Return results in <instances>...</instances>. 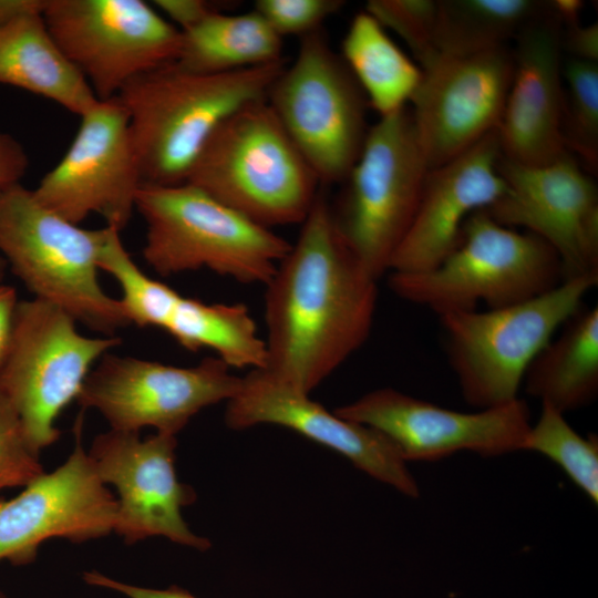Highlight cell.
Segmentation results:
<instances>
[{
	"instance_id": "cell-1",
	"label": "cell",
	"mask_w": 598,
	"mask_h": 598,
	"mask_svg": "<svg viewBox=\"0 0 598 598\" xmlns=\"http://www.w3.org/2000/svg\"><path fill=\"white\" fill-rule=\"evenodd\" d=\"M377 282L341 238L319 193L265 285L264 369L309 394L367 341Z\"/></svg>"
},
{
	"instance_id": "cell-2",
	"label": "cell",
	"mask_w": 598,
	"mask_h": 598,
	"mask_svg": "<svg viewBox=\"0 0 598 598\" xmlns=\"http://www.w3.org/2000/svg\"><path fill=\"white\" fill-rule=\"evenodd\" d=\"M285 61L207 74L175 62L130 81L115 96L124 107L143 184L186 183L200 152L235 111L267 97Z\"/></svg>"
},
{
	"instance_id": "cell-3",
	"label": "cell",
	"mask_w": 598,
	"mask_h": 598,
	"mask_svg": "<svg viewBox=\"0 0 598 598\" xmlns=\"http://www.w3.org/2000/svg\"><path fill=\"white\" fill-rule=\"evenodd\" d=\"M186 183L270 229L301 224L320 186L266 99L219 124Z\"/></svg>"
},
{
	"instance_id": "cell-4",
	"label": "cell",
	"mask_w": 598,
	"mask_h": 598,
	"mask_svg": "<svg viewBox=\"0 0 598 598\" xmlns=\"http://www.w3.org/2000/svg\"><path fill=\"white\" fill-rule=\"evenodd\" d=\"M107 227L85 229L17 184L0 193V256L33 293L89 329L115 336L130 324L120 299L99 281Z\"/></svg>"
},
{
	"instance_id": "cell-5",
	"label": "cell",
	"mask_w": 598,
	"mask_h": 598,
	"mask_svg": "<svg viewBox=\"0 0 598 598\" xmlns=\"http://www.w3.org/2000/svg\"><path fill=\"white\" fill-rule=\"evenodd\" d=\"M135 210L146 225L143 258L168 277L207 268L266 285L291 244L192 184H143Z\"/></svg>"
},
{
	"instance_id": "cell-6",
	"label": "cell",
	"mask_w": 598,
	"mask_h": 598,
	"mask_svg": "<svg viewBox=\"0 0 598 598\" xmlns=\"http://www.w3.org/2000/svg\"><path fill=\"white\" fill-rule=\"evenodd\" d=\"M564 281L555 250L539 237L506 227L486 209L465 221L456 249L436 267L420 272H389V287L401 299L437 316L496 309L535 298Z\"/></svg>"
},
{
	"instance_id": "cell-7",
	"label": "cell",
	"mask_w": 598,
	"mask_h": 598,
	"mask_svg": "<svg viewBox=\"0 0 598 598\" xmlns=\"http://www.w3.org/2000/svg\"><path fill=\"white\" fill-rule=\"evenodd\" d=\"M597 283L598 275H587L515 305L440 315L448 362L464 400L484 410L518 399L534 358Z\"/></svg>"
},
{
	"instance_id": "cell-8",
	"label": "cell",
	"mask_w": 598,
	"mask_h": 598,
	"mask_svg": "<svg viewBox=\"0 0 598 598\" xmlns=\"http://www.w3.org/2000/svg\"><path fill=\"white\" fill-rule=\"evenodd\" d=\"M63 309L41 299L18 302L11 339L0 363V386L12 403L32 450L60 437L55 422L116 336L82 334Z\"/></svg>"
},
{
	"instance_id": "cell-9",
	"label": "cell",
	"mask_w": 598,
	"mask_h": 598,
	"mask_svg": "<svg viewBox=\"0 0 598 598\" xmlns=\"http://www.w3.org/2000/svg\"><path fill=\"white\" fill-rule=\"evenodd\" d=\"M429 172L409 106L369 127L360 155L341 183L336 227L378 280L415 214Z\"/></svg>"
},
{
	"instance_id": "cell-10",
	"label": "cell",
	"mask_w": 598,
	"mask_h": 598,
	"mask_svg": "<svg viewBox=\"0 0 598 598\" xmlns=\"http://www.w3.org/2000/svg\"><path fill=\"white\" fill-rule=\"evenodd\" d=\"M266 101L320 185L341 184L370 127L368 102L321 29L300 39Z\"/></svg>"
},
{
	"instance_id": "cell-11",
	"label": "cell",
	"mask_w": 598,
	"mask_h": 598,
	"mask_svg": "<svg viewBox=\"0 0 598 598\" xmlns=\"http://www.w3.org/2000/svg\"><path fill=\"white\" fill-rule=\"evenodd\" d=\"M42 16L100 101L174 63L181 50L182 32L142 0H47Z\"/></svg>"
},
{
	"instance_id": "cell-12",
	"label": "cell",
	"mask_w": 598,
	"mask_h": 598,
	"mask_svg": "<svg viewBox=\"0 0 598 598\" xmlns=\"http://www.w3.org/2000/svg\"><path fill=\"white\" fill-rule=\"evenodd\" d=\"M217 357L194 367H175L134 357L105 353L89 373L78 398L82 410L94 409L112 430L176 435L203 409L229 401L241 378Z\"/></svg>"
},
{
	"instance_id": "cell-13",
	"label": "cell",
	"mask_w": 598,
	"mask_h": 598,
	"mask_svg": "<svg viewBox=\"0 0 598 598\" xmlns=\"http://www.w3.org/2000/svg\"><path fill=\"white\" fill-rule=\"evenodd\" d=\"M334 413L383 434L406 463L434 462L463 451L483 457L524 451L532 424L528 405L519 398L460 412L392 388L373 390Z\"/></svg>"
},
{
	"instance_id": "cell-14",
	"label": "cell",
	"mask_w": 598,
	"mask_h": 598,
	"mask_svg": "<svg viewBox=\"0 0 598 598\" xmlns=\"http://www.w3.org/2000/svg\"><path fill=\"white\" fill-rule=\"evenodd\" d=\"M60 162L32 189L47 208L80 225L90 214L122 230L143 185L128 118L116 97L83 114Z\"/></svg>"
},
{
	"instance_id": "cell-15",
	"label": "cell",
	"mask_w": 598,
	"mask_h": 598,
	"mask_svg": "<svg viewBox=\"0 0 598 598\" xmlns=\"http://www.w3.org/2000/svg\"><path fill=\"white\" fill-rule=\"evenodd\" d=\"M498 169L506 188L486 209L491 217L547 243L564 280L598 275V189L591 174L569 153L539 166L501 157Z\"/></svg>"
},
{
	"instance_id": "cell-16",
	"label": "cell",
	"mask_w": 598,
	"mask_h": 598,
	"mask_svg": "<svg viewBox=\"0 0 598 598\" xmlns=\"http://www.w3.org/2000/svg\"><path fill=\"white\" fill-rule=\"evenodd\" d=\"M513 69V52L505 45L441 56L422 70L409 109L429 169L497 131Z\"/></svg>"
},
{
	"instance_id": "cell-17",
	"label": "cell",
	"mask_w": 598,
	"mask_h": 598,
	"mask_svg": "<svg viewBox=\"0 0 598 598\" xmlns=\"http://www.w3.org/2000/svg\"><path fill=\"white\" fill-rule=\"evenodd\" d=\"M99 266L121 288L130 324L162 329L190 352L210 349L230 368L266 367L265 339L245 305L205 303L151 278L132 259L121 231L111 226Z\"/></svg>"
},
{
	"instance_id": "cell-18",
	"label": "cell",
	"mask_w": 598,
	"mask_h": 598,
	"mask_svg": "<svg viewBox=\"0 0 598 598\" xmlns=\"http://www.w3.org/2000/svg\"><path fill=\"white\" fill-rule=\"evenodd\" d=\"M176 435L157 433L145 439L140 432L110 430L93 440L87 452L105 484L118 498L114 530L126 544L164 536L199 550L210 542L194 534L182 509L196 499L195 491L178 481L175 470Z\"/></svg>"
},
{
	"instance_id": "cell-19",
	"label": "cell",
	"mask_w": 598,
	"mask_h": 598,
	"mask_svg": "<svg viewBox=\"0 0 598 598\" xmlns=\"http://www.w3.org/2000/svg\"><path fill=\"white\" fill-rule=\"evenodd\" d=\"M83 422L82 410L73 451L62 465L39 475L16 497L0 498V560L24 566L50 538L82 543L114 530L117 501L82 446Z\"/></svg>"
},
{
	"instance_id": "cell-20",
	"label": "cell",
	"mask_w": 598,
	"mask_h": 598,
	"mask_svg": "<svg viewBox=\"0 0 598 598\" xmlns=\"http://www.w3.org/2000/svg\"><path fill=\"white\" fill-rule=\"evenodd\" d=\"M225 422L244 430L276 424L324 445L371 477L409 497L420 495L406 462L380 432L327 411L305 393L268 370L252 369L241 378L237 393L227 401Z\"/></svg>"
},
{
	"instance_id": "cell-21",
	"label": "cell",
	"mask_w": 598,
	"mask_h": 598,
	"mask_svg": "<svg viewBox=\"0 0 598 598\" xmlns=\"http://www.w3.org/2000/svg\"><path fill=\"white\" fill-rule=\"evenodd\" d=\"M497 131L452 161L429 169L408 231L388 272H420L441 264L460 245L463 226L505 192Z\"/></svg>"
},
{
	"instance_id": "cell-22",
	"label": "cell",
	"mask_w": 598,
	"mask_h": 598,
	"mask_svg": "<svg viewBox=\"0 0 598 598\" xmlns=\"http://www.w3.org/2000/svg\"><path fill=\"white\" fill-rule=\"evenodd\" d=\"M560 35L561 25L547 12L515 38L513 75L497 128L504 159L539 166L568 153Z\"/></svg>"
},
{
	"instance_id": "cell-23",
	"label": "cell",
	"mask_w": 598,
	"mask_h": 598,
	"mask_svg": "<svg viewBox=\"0 0 598 598\" xmlns=\"http://www.w3.org/2000/svg\"><path fill=\"white\" fill-rule=\"evenodd\" d=\"M43 11L0 28V84L48 99L82 116L100 100L48 30Z\"/></svg>"
},
{
	"instance_id": "cell-24",
	"label": "cell",
	"mask_w": 598,
	"mask_h": 598,
	"mask_svg": "<svg viewBox=\"0 0 598 598\" xmlns=\"http://www.w3.org/2000/svg\"><path fill=\"white\" fill-rule=\"evenodd\" d=\"M529 364L527 394L564 414L581 409L598 394V308H580Z\"/></svg>"
},
{
	"instance_id": "cell-25",
	"label": "cell",
	"mask_w": 598,
	"mask_h": 598,
	"mask_svg": "<svg viewBox=\"0 0 598 598\" xmlns=\"http://www.w3.org/2000/svg\"><path fill=\"white\" fill-rule=\"evenodd\" d=\"M281 53L282 38L254 9L217 11L182 32L175 63L192 72L218 74L279 62Z\"/></svg>"
},
{
	"instance_id": "cell-26",
	"label": "cell",
	"mask_w": 598,
	"mask_h": 598,
	"mask_svg": "<svg viewBox=\"0 0 598 598\" xmlns=\"http://www.w3.org/2000/svg\"><path fill=\"white\" fill-rule=\"evenodd\" d=\"M340 56L379 117L408 106L423 71L365 10L357 13L341 41Z\"/></svg>"
},
{
	"instance_id": "cell-27",
	"label": "cell",
	"mask_w": 598,
	"mask_h": 598,
	"mask_svg": "<svg viewBox=\"0 0 598 598\" xmlns=\"http://www.w3.org/2000/svg\"><path fill=\"white\" fill-rule=\"evenodd\" d=\"M547 12V1L439 0L437 59L505 47Z\"/></svg>"
},
{
	"instance_id": "cell-28",
	"label": "cell",
	"mask_w": 598,
	"mask_h": 598,
	"mask_svg": "<svg viewBox=\"0 0 598 598\" xmlns=\"http://www.w3.org/2000/svg\"><path fill=\"white\" fill-rule=\"evenodd\" d=\"M524 451L547 457L594 503H598V439L575 431L565 414L542 403L540 414L530 424Z\"/></svg>"
},
{
	"instance_id": "cell-29",
	"label": "cell",
	"mask_w": 598,
	"mask_h": 598,
	"mask_svg": "<svg viewBox=\"0 0 598 598\" xmlns=\"http://www.w3.org/2000/svg\"><path fill=\"white\" fill-rule=\"evenodd\" d=\"M566 150L591 175L598 167V62L563 60Z\"/></svg>"
},
{
	"instance_id": "cell-30",
	"label": "cell",
	"mask_w": 598,
	"mask_h": 598,
	"mask_svg": "<svg viewBox=\"0 0 598 598\" xmlns=\"http://www.w3.org/2000/svg\"><path fill=\"white\" fill-rule=\"evenodd\" d=\"M364 10L405 42L422 70L437 59L439 0H370Z\"/></svg>"
},
{
	"instance_id": "cell-31",
	"label": "cell",
	"mask_w": 598,
	"mask_h": 598,
	"mask_svg": "<svg viewBox=\"0 0 598 598\" xmlns=\"http://www.w3.org/2000/svg\"><path fill=\"white\" fill-rule=\"evenodd\" d=\"M44 473L12 403L0 386V491L25 486Z\"/></svg>"
},
{
	"instance_id": "cell-32",
	"label": "cell",
	"mask_w": 598,
	"mask_h": 598,
	"mask_svg": "<svg viewBox=\"0 0 598 598\" xmlns=\"http://www.w3.org/2000/svg\"><path fill=\"white\" fill-rule=\"evenodd\" d=\"M343 6L341 0H257L254 10L280 38L301 39L320 30L322 22Z\"/></svg>"
},
{
	"instance_id": "cell-33",
	"label": "cell",
	"mask_w": 598,
	"mask_h": 598,
	"mask_svg": "<svg viewBox=\"0 0 598 598\" xmlns=\"http://www.w3.org/2000/svg\"><path fill=\"white\" fill-rule=\"evenodd\" d=\"M153 6L182 32L194 28L212 13L221 11L218 2L205 0H155Z\"/></svg>"
},
{
	"instance_id": "cell-34",
	"label": "cell",
	"mask_w": 598,
	"mask_h": 598,
	"mask_svg": "<svg viewBox=\"0 0 598 598\" xmlns=\"http://www.w3.org/2000/svg\"><path fill=\"white\" fill-rule=\"evenodd\" d=\"M83 579L89 585L117 591L127 598H197L175 585L166 589L145 588L110 578L95 570L84 573Z\"/></svg>"
},
{
	"instance_id": "cell-35",
	"label": "cell",
	"mask_w": 598,
	"mask_h": 598,
	"mask_svg": "<svg viewBox=\"0 0 598 598\" xmlns=\"http://www.w3.org/2000/svg\"><path fill=\"white\" fill-rule=\"evenodd\" d=\"M29 166L23 146L11 135L0 131V193L20 184Z\"/></svg>"
},
{
	"instance_id": "cell-36",
	"label": "cell",
	"mask_w": 598,
	"mask_h": 598,
	"mask_svg": "<svg viewBox=\"0 0 598 598\" xmlns=\"http://www.w3.org/2000/svg\"><path fill=\"white\" fill-rule=\"evenodd\" d=\"M561 50L569 58L598 62V24L597 22L581 25L576 23L561 28Z\"/></svg>"
},
{
	"instance_id": "cell-37",
	"label": "cell",
	"mask_w": 598,
	"mask_h": 598,
	"mask_svg": "<svg viewBox=\"0 0 598 598\" xmlns=\"http://www.w3.org/2000/svg\"><path fill=\"white\" fill-rule=\"evenodd\" d=\"M18 302L16 289L0 282V363L9 347Z\"/></svg>"
},
{
	"instance_id": "cell-38",
	"label": "cell",
	"mask_w": 598,
	"mask_h": 598,
	"mask_svg": "<svg viewBox=\"0 0 598 598\" xmlns=\"http://www.w3.org/2000/svg\"><path fill=\"white\" fill-rule=\"evenodd\" d=\"M548 12L561 25L566 28L579 23L584 2L580 0H553L547 1Z\"/></svg>"
},
{
	"instance_id": "cell-39",
	"label": "cell",
	"mask_w": 598,
	"mask_h": 598,
	"mask_svg": "<svg viewBox=\"0 0 598 598\" xmlns=\"http://www.w3.org/2000/svg\"><path fill=\"white\" fill-rule=\"evenodd\" d=\"M47 0H0V28L20 16L43 11Z\"/></svg>"
},
{
	"instance_id": "cell-40",
	"label": "cell",
	"mask_w": 598,
	"mask_h": 598,
	"mask_svg": "<svg viewBox=\"0 0 598 598\" xmlns=\"http://www.w3.org/2000/svg\"><path fill=\"white\" fill-rule=\"evenodd\" d=\"M7 267H8V265H7L6 260L0 256V282H2V280L4 278Z\"/></svg>"
},
{
	"instance_id": "cell-41",
	"label": "cell",
	"mask_w": 598,
	"mask_h": 598,
	"mask_svg": "<svg viewBox=\"0 0 598 598\" xmlns=\"http://www.w3.org/2000/svg\"><path fill=\"white\" fill-rule=\"evenodd\" d=\"M0 598H7V596L2 591H0Z\"/></svg>"
}]
</instances>
